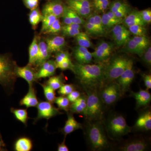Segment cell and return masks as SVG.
Returning <instances> with one entry per match:
<instances>
[{
  "mask_svg": "<svg viewBox=\"0 0 151 151\" xmlns=\"http://www.w3.org/2000/svg\"><path fill=\"white\" fill-rule=\"evenodd\" d=\"M45 42L51 53L62 51L66 43L64 37L60 36L48 38Z\"/></svg>",
  "mask_w": 151,
  "mask_h": 151,
  "instance_id": "obj_18",
  "label": "cell"
},
{
  "mask_svg": "<svg viewBox=\"0 0 151 151\" xmlns=\"http://www.w3.org/2000/svg\"><path fill=\"white\" fill-rule=\"evenodd\" d=\"M134 63L131 59H129L128 63L124 72L117 79V83L121 87L122 95L129 89L135 76L133 68Z\"/></svg>",
  "mask_w": 151,
  "mask_h": 151,
  "instance_id": "obj_8",
  "label": "cell"
},
{
  "mask_svg": "<svg viewBox=\"0 0 151 151\" xmlns=\"http://www.w3.org/2000/svg\"><path fill=\"white\" fill-rule=\"evenodd\" d=\"M46 84L55 90L59 89L63 84V80L62 77L60 76H52L47 80Z\"/></svg>",
  "mask_w": 151,
  "mask_h": 151,
  "instance_id": "obj_37",
  "label": "cell"
},
{
  "mask_svg": "<svg viewBox=\"0 0 151 151\" xmlns=\"http://www.w3.org/2000/svg\"><path fill=\"white\" fill-rule=\"evenodd\" d=\"M149 147L148 142L143 137H138L127 141L119 147L122 151H144Z\"/></svg>",
  "mask_w": 151,
  "mask_h": 151,
  "instance_id": "obj_10",
  "label": "cell"
},
{
  "mask_svg": "<svg viewBox=\"0 0 151 151\" xmlns=\"http://www.w3.org/2000/svg\"><path fill=\"white\" fill-rule=\"evenodd\" d=\"M129 59L118 56L111 60L104 69V81L103 86L114 82L124 72Z\"/></svg>",
  "mask_w": 151,
  "mask_h": 151,
  "instance_id": "obj_6",
  "label": "cell"
},
{
  "mask_svg": "<svg viewBox=\"0 0 151 151\" xmlns=\"http://www.w3.org/2000/svg\"><path fill=\"white\" fill-rule=\"evenodd\" d=\"M37 107L38 113L37 116L35 119V121L42 119L48 120L52 117L61 114L58 109L54 107L52 103L47 101L39 103Z\"/></svg>",
  "mask_w": 151,
  "mask_h": 151,
  "instance_id": "obj_9",
  "label": "cell"
},
{
  "mask_svg": "<svg viewBox=\"0 0 151 151\" xmlns=\"http://www.w3.org/2000/svg\"><path fill=\"white\" fill-rule=\"evenodd\" d=\"M11 111L13 113L16 119L23 124H26L28 119L27 110L26 109H15L12 108Z\"/></svg>",
  "mask_w": 151,
  "mask_h": 151,
  "instance_id": "obj_35",
  "label": "cell"
},
{
  "mask_svg": "<svg viewBox=\"0 0 151 151\" xmlns=\"http://www.w3.org/2000/svg\"><path fill=\"white\" fill-rule=\"evenodd\" d=\"M16 63L6 54H0V85L4 89H12L17 78Z\"/></svg>",
  "mask_w": 151,
  "mask_h": 151,
  "instance_id": "obj_4",
  "label": "cell"
},
{
  "mask_svg": "<svg viewBox=\"0 0 151 151\" xmlns=\"http://www.w3.org/2000/svg\"><path fill=\"white\" fill-rule=\"evenodd\" d=\"M73 56L78 63L81 64H89L93 58L92 53L87 48L79 46L74 49Z\"/></svg>",
  "mask_w": 151,
  "mask_h": 151,
  "instance_id": "obj_17",
  "label": "cell"
},
{
  "mask_svg": "<svg viewBox=\"0 0 151 151\" xmlns=\"http://www.w3.org/2000/svg\"><path fill=\"white\" fill-rule=\"evenodd\" d=\"M87 125L86 136L91 149L93 151H103L110 147L106 130L100 121L90 122Z\"/></svg>",
  "mask_w": 151,
  "mask_h": 151,
  "instance_id": "obj_2",
  "label": "cell"
},
{
  "mask_svg": "<svg viewBox=\"0 0 151 151\" xmlns=\"http://www.w3.org/2000/svg\"><path fill=\"white\" fill-rule=\"evenodd\" d=\"M128 11H129V9H124L117 11L116 12L114 13V14L117 17L123 19V17L127 15Z\"/></svg>",
  "mask_w": 151,
  "mask_h": 151,
  "instance_id": "obj_54",
  "label": "cell"
},
{
  "mask_svg": "<svg viewBox=\"0 0 151 151\" xmlns=\"http://www.w3.org/2000/svg\"><path fill=\"white\" fill-rule=\"evenodd\" d=\"M15 73L17 77H20L27 81L29 86H32L34 82L37 79V72L32 65L29 64L24 67L17 65Z\"/></svg>",
  "mask_w": 151,
  "mask_h": 151,
  "instance_id": "obj_14",
  "label": "cell"
},
{
  "mask_svg": "<svg viewBox=\"0 0 151 151\" xmlns=\"http://www.w3.org/2000/svg\"><path fill=\"white\" fill-rule=\"evenodd\" d=\"M102 22L105 29L110 28L113 27L114 26L117 24H120L123 22V19H116L110 17L107 13L104 14L101 17Z\"/></svg>",
  "mask_w": 151,
  "mask_h": 151,
  "instance_id": "obj_33",
  "label": "cell"
},
{
  "mask_svg": "<svg viewBox=\"0 0 151 151\" xmlns=\"http://www.w3.org/2000/svg\"><path fill=\"white\" fill-rule=\"evenodd\" d=\"M76 39L78 46L87 48L92 47V44L89 36L86 33L80 32L76 37Z\"/></svg>",
  "mask_w": 151,
  "mask_h": 151,
  "instance_id": "obj_32",
  "label": "cell"
},
{
  "mask_svg": "<svg viewBox=\"0 0 151 151\" xmlns=\"http://www.w3.org/2000/svg\"><path fill=\"white\" fill-rule=\"evenodd\" d=\"M88 17L87 22L93 25L98 30L101 35H104L105 32V29L102 22L101 17L99 15L94 14L90 15Z\"/></svg>",
  "mask_w": 151,
  "mask_h": 151,
  "instance_id": "obj_30",
  "label": "cell"
},
{
  "mask_svg": "<svg viewBox=\"0 0 151 151\" xmlns=\"http://www.w3.org/2000/svg\"><path fill=\"white\" fill-rule=\"evenodd\" d=\"M113 48V43L102 42L98 44L94 52L91 53L92 57L99 62H103L111 55Z\"/></svg>",
  "mask_w": 151,
  "mask_h": 151,
  "instance_id": "obj_11",
  "label": "cell"
},
{
  "mask_svg": "<svg viewBox=\"0 0 151 151\" xmlns=\"http://www.w3.org/2000/svg\"><path fill=\"white\" fill-rule=\"evenodd\" d=\"M132 38L136 42V43L139 45L142 48L146 50L150 46V40L146 36H135Z\"/></svg>",
  "mask_w": 151,
  "mask_h": 151,
  "instance_id": "obj_42",
  "label": "cell"
},
{
  "mask_svg": "<svg viewBox=\"0 0 151 151\" xmlns=\"http://www.w3.org/2000/svg\"><path fill=\"white\" fill-rule=\"evenodd\" d=\"M105 65L102 64H73V71L84 88L98 89L103 86Z\"/></svg>",
  "mask_w": 151,
  "mask_h": 151,
  "instance_id": "obj_1",
  "label": "cell"
},
{
  "mask_svg": "<svg viewBox=\"0 0 151 151\" xmlns=\"http://www.w3.org/2000/svg\"><path fill=\"white\" fill-rule=\"evenodd\" d=\"M68 59H70L68 53L67 52L61 51L57 52L55 57V61L56 63H58Z\"/></svg>",
  "mask_w": 151,
  "mask_h": 151,
  "instance_id": "obj_47",
  "label": "cell"
},
{
  "mask_svg": "<svg viewBox=\"0 0 151 151\" xmlns=\"http://www.w3.org/2000/svg\"><path fill=\"white\" fill-rule=\"evenodd\" d=\"M57 68L62 70H66V69H70L71 70L73 66V64H72L71 60L70 59L66 60L60 63H56Z\"/></svg>",
  "mask_w": 151,
  "mask_h": 151,
  "instance_id": "obj_46",
  "label": "cell"
},
{
  "mask_svg": "<svg viewBox=\"0 0 151 151\" xmlns=\"http://www.w3.org/2000/svg\"><path fill=\"white\" fill-rule=\"evenodd\" d=\"M58 18L56 16L50 14L44 15L42 21V26L41 32H44Z\"/></svg>",
  "mask_w": 151,
  "mask_h": 151,
  "instance_id": "obj_36",
  "label": "cell"
},
{
  "mask_svg": "<svg viewBox=\"0 0 151 151\" xmlns=\"http://www.w3.org/2000/svg\"><path fill=\"white\" fill-rule=\"evenodd\" d=\"M75 1H80V0H75Z\"/></svg>",
  "mask_w": 151,
  "mask_h": 151,
  "instance_id": "obj_59",
  "label": "cell"
},
{
  "mask_svg": "<svg viewBox=\"0 0 151 151\" xmlns=\"http://www.w3.org/2000/svg\"><path fill=\"white\" fill-rule=\"evenodd\" d=\"M5 144L3 141L1 136L0 134V150H3L4 147H5Z\"/></svg>",
  "mask_w": 151,
  "mask_h": 151,
  "instance_id": "obj_57",
  "label": "cell"
},
{
  "mask_svg": "<svg viewBox=\"0 0 151 151\" xmlns=\"http://www.w3.org/2000/svg\"><path fill=\"white\" fill-rule=\"evenodd\" d=\"M81 25L76 23H72L69 25H65L62 27L61 31L63 35L70 37H76L80 32Z\"/></svg>",
  "mask_w": 151,
  "mask_h": 151,
  "instance_id": "obj_28",
  "label": "cell"
},
{
  "mask_svg": "<svg viewBox=\"0 0 151 151\" xmlns=\"http://www.w3.org/2000/svg\"><path fill=\"white\" fill-rule=\"evenodd\" d=\"M59 89L58 93L60 95L64 96L70 94V92L74 90L75 88L73 84H63Z\"/></svg>",
  "mask_w": 151,
  "mask_h": 151,
  "instance_id": "obj_44",
  "label": "cell"
},
{
  "mask_svg": "<svg viewBox=\"0 0 151 151\" xmlns=\"http://www.w3.org/2000/svg\"><path fill=\"white\" fill-rule=\"evenodd\" d=\"M65 6L59 0H53L46 3L43 6L42 10L43 15L52 14L58 18L62 17L64 13Z\"/></svg>",
  "mask_w": 151,
  "mask_h": 151,
  "instance_id": "obj_13",
  "label": "cell"
},
{
  "mask_svg": "<svg viewBox=\"0 0 151 151\" xmlns=\"http://www.w3.org/2000/svg\"><path fill=\"white\" fill-rule=\"evenodd\" d=\"M43 88L45 98L48 102L52 103H54L55 98V90L47 84H41Z\"/></svg>",
  "mask_w": 151,
  "mask_h": 151,
  "instance_id": "obj_38",
  "label": "cell"
},
{
  "mask_svg": "<svg viewBox=\"0 0 151 151\" xmlns=\"http://www.w3.org/2000/svg\"><path fill=\"white\" fill-rule=\"evenodd\" d=\"M86 95L81 94L80 97L70 105L69 110L70 112L72 113H81L83 114L86 108Z\"/></svg>",
  "mask_w": 151,
  "mask_h": 151,
  "instance_id": "obj_24",
  "label": "cell"
},
{
  "mask_svg": "<svg viewBox=\"0 0 151 151\" xmlns=\"http://www.w3.org/2000/svg\"><path fill=\"white\" fill-rule=\"evenodd\" d=\"M86 90V106L83 115L89 122L101 121L104 114V106L97 89L84 88Z\"/></svg>",
  "mask_w": 151,
  "mask_h": 151,
  "instance_id": "obj_3",
  "label": "cell"
},
{
  "mask_svg": "<svg viewBox=\"0 0 151 151\" xmlns=\"http://www.w3.org/2000/svg\"><path fill=\"white\" fill-rule=\"evenodd\" d=\"M32 148V141L26 137H22L18 139L14 145V149L17 151H29Z\"/></svg>",
  "mask_w": 151,
  "mask_h": 151,
  "instance_id": "obj_29",
  "label": "cell"
},
{
  "mask_svg": "<svg viewBox=\"0 0 151 151\" xmlns=\"http://www.w3.org/2000/svg\"><path fill=\"white\" fill-rule=\"evenodd\" d=\"M105 128L109 137L113 139L122 137L128 134L132 130L124 116L120 114L110 116L107 120Z\"/></svg>",
  "mask_w": 151,
  "mask_h": 151,
  "instance_id": "obj_5",
  "label": "cell"
},
{
  "mask_svg": "<svg viewBox=\"0 0 151 151\" xmlns=\"http://www.w3.org/2000/svg\"><path fill=\"white\" fill-rule=\"evenodd\" d=\"M125 45L126 47L125 50L126 52L138 55L140 57L142 56L146 50L145 49L142 48L136 43L133 38L130 39L129 40Z\"/></svg>",
  "mask_w": 151,
  "mask_h": 151,
  "instance_id": "obj_27",
  "label": "cell"
},
{
  "mask_svg": "<svg viewBox=\"0 0 151 151\" xmlns=\"http://www.w3.org/2000/svg\"><path fill=\"white\" fill-rule=\"evenodd\" d=\"M65 10L68 17L70 18L72 23L78 24L80 25L85 24L86 23L85 21L79 15L76 13L75 11L66 6H65Z\"/></svg>",
  "mask_w": 151,
  "mask_h": 151,
  "instance_id": "obj_34",
  "label": "cell"
},
{
  "mask_svg": "<svg viewBox=\"0 0 151 151\" xmlns=\"http://www.w3.org/2000/svg\"><path fill=\"white\" fill-rule=\"evenodd\" d=\"M39 51L35 65L37 67H40L41 65L49 59L51 53L50 51L45 42L40 40L38 42Z\"/></svg>",
  "mask_w": 151,
  "mask_h": 151,
  "instance_id": "obj_19",
  "label": "cell"
},
{
  "mask_svg": "<svg viewBox=\"0 0 151 151\" xmlns=\"http://www.w3.org/2000/svg\"><path fill=\"white\" fill-rule=\"evenodd\" d=\"M101 87L102 89L99 94L105 105H112L122 95L120 86L115 81L108 83Z\"/></svg>",
  "mask_w": 151,
  "mask_h": 151,
  "instance_id": "obj_7",
  "label": "cell"
},
{
  "mask_svg": "<svg viewBox=\"0 0 151 151\" xmlns=\"http://www.w3.org/2000/svg\"><path fill=\"white\" fill-rule=\"evenodd\" d=\"M40 68L36 73L37 79L52 76L57 68L56 63L51 60H46L40 66Z\"/></svg>",
  "mask_w": 151,
  "mask_h": 151,
  "instance_id": "obj_15",
  "label": "cell"
},
{
  "mask_svg": "<svg viewBox=\"0 0 151 151\" xmlns=\"http://www.w3.org/2000/svg\"><path fill=\"white\" fill-rule=\"evenodd\" d=\"M109 5V0H106V1L100 3L99 4L94 6V7L95 9L99 11V12H103V11L107 9Z\"/></svg>",
  "mask_w": 151,
  "mask_h": 151,
  "instance_id": "obj_52",
  "label": "cell"
},
{
  "mask_svg": "<svg viewBox=\"0 0 151 151\" xmlns=\"http://www.w3.org/2000/svg\"><path fill=\"white\" fill-rule=\"evenodd\" d=\"M62 27L59 18H58L43 33L45 34L57 33L61 31Z\"/></svg>",
  "mask_w": 151,
  "mask_h": 151,
  "instance_id": "obj_41",
  "label": "cell"
},
{
  "mask_svg": "<svg viewBox=\"0 0 151 151\" xmlns=\"http://www.w3.org/2000/svg\"><path fill=\"white\" fill-rule=\"evenodd\" d=\"M24 5L30 10L37 8L39 4V0H23Z\"/></svg>",
  "mask_w": 151,
  "mask_h": 151,
  "instance_id": "obj_50",
  "label": "cell"
},
{
  "mask_svg": "<svg viewBox=\"0 0 151 151\" xmlns=\"http://www.w3.org/2000/svg\"><path fill=\"white\" fill-rule=\"evenodd\" d=\"M58 151H68L69 149L65 144V139L61 144L58 145Z\"/></svg>",
  "mask_w": 151,
  "mask_h": 151,
  "instance_id": "obj_56",
  "label": "cell"
},
{
  "mask_svg": "<svg viewBox=\"0 0 151 151\" xmlns=\"http://www.w3.org/2000/svg\"><path fill=\"white\" fill-rule=\"evenodd\" d=\"M143 60L146 64L150 66L151 65V47L149 46L143 54Z\"/></svg>",
  "mask_w": 151,
  "mask_h": 151,
  "instance_id": "obj_48",
  "label": "cell"
},
{
  "mask_svg": "<svg viewBox=\"0 0 151 151\" xmlns=\"http://www.w3.org/2000/svg\"><path fill=\"white\" fill-rule=\"evenodd\" d=\"M43 15L38 9L31 10L29 16V20L30 24L35 27L42 21Z\"/></svg>",
  "mask_w": 151,
  "mask_h": 151,
  "instance_id": "obj_31",
  "label": "cell"
},
{
  "mask_svg": "<svg viewBox=\"0 0 151 151\" xmlns=\"http://www.w3.org/2000/svg\"><path fill=\"white\" fill-rule=\"evenodd\" d=\"M131 32L124 25L117 24L113 27L112 36L115 43L118 46L125 45L130 39Z\"/></svg>",
  "mask_w": 151,
  "mask_h": 151,
  "instance_id": "obj_12",
  "label": "cell"
},
{
  "mask_svg": "<svg viewBox=\"0 0 151 151\" xmlns=\"http://www.w3.org/2000/svg\"><path fill=\"white\" fill-rule=\"evenodd\" d=\"M105 1H106V0H93V5L94 6L97 5L99 4L100 3L103 2Z\"/></svg>",
  "mask_w": 151,
  "mask_h": 151,
  "instance_id": "obj_58",
  "label": "cell"
},
{
  "mask_svg": "<svg viewBox=\"0 0 151 151\" xmlns=\"http://www.w3.org/2000/svg\"><path fill=\"white\" fill-rule=\"evenodd\" d=\"M143 21L146 24L150 23L151 22V11L150 9L139 12Z\"/></svg>",
  "mask_w": 151,
  "mask_h": 151,
  "instance_id": "obj_45",
  "label": "cell"
},
{
  "mask_svg": "<svg viewBox=\"0 0 151 151\" xmlns=\"http://www.w3.org/2000/svg\"><path fill=\"white\" fill-rule=\"evenodd\" d=\"M82 124L78 123L76 120L73 115L68 114L67 121L65 122V126L63 129V132L65 135L72 133L76 130L82 129Z\"/></svg>",
  "mask_w": 151,
  "mask_h": 151,
  "instance_id": "obj_22",
  "label": "cell"
},
{
  "mask_svg": "<svg viewBox=\"0 0 151 151\" xmlns=\"http://www.w3.org/2000/svg\"><path fill=\"white\" fill-rule=\"evenodd\" d=\"M136 129L142 131H149L151 129V112L147 110L141 113L134 125Z\"/></svg>",
  "mask_w": 151,
  "mask_h": 151,
  "instance_id": "obj_16",
  "label": "cell"
},
{
  "mask_svg": "<svg viewBox=\"0 0 151 151\" xmlns=\"http://www.w3.org/2000/svg\"><path fill=\"white\" fill-rule=\"evenodd\" d=\"M54 103H56L60 110L68 111L70 107V101L67 97L64 96H60L55 98Z\"/></svg>",
  "mask_w": 151,
  "mask_h": 151,
  "instance_id": "obj_39",
  "label": "cell"
},
{
  "mask_svg": "<svg viewBox=\"0 0 151 151\" xmlns=\"http://www.w3.org/2000/svg\"><path fill=\"white\" fill-rule=\"evenodd\" d=\"M132 95L136 100L137 108L147 106L151 102V94L147 90L141 89L138 92H132Z\"/></svg>",
  "mask_w": 151,
  "mask_h": 151,
  "instance_id": "obj_20",
  "label": "cell"
},
{
  "mask_svg": "<svg viewBox=\"0 0 151 151\" xmlns=\"http://www.w3.org/2000/svg\"><path fill=\"white\" fill-rule=\"evenodd\" d=\"M66 3L68 6L75 11L81 18L87 17L91 14V8L78 5L73 2V0H66Z\"/></svg>",
  "mask_w": 151,
  "mask_h": 151,
  "instance_id": "obj_25",
  "label": "cell"
},
{
  "mask_svg": "<svg viewBox=\"0 0 151 151\" xmlns=\"http://www.w3.org/2000/svg\"><path fill=\"white\" fill-rule=\"evenodd\" d=\"M38 103L35 89L32 86H29L28 92L20 101V105H24L27 108H29L37 107Z\"/></svg>",
  "mask_w": 151,
  "mask_h": 151,
  "instance_id": "obj_21",
  "label": "cell"
},
{
  "mask_svg": "<svg viewBox=\"0 0 151 151\" xmlns=\"http://www.w3.org/2000/svg\"><path fill=\"white\" fill-rule=\"evenodd\" d=\"M81 94L78 91L73 90L70 94H68L67 98L70 103H73L75 102L81 96Z\"/></svg>",
  "mask_w": 151,
  "mask_h": 151,
  "instance_id": "obj_51",
  "label": "cell"
},
{
  "mask_svg": "<svg viewBox=\"0 0 151 151\" xmlns=\"http://www.w3.org/2000/svg\"><path fill=\"white\" fill-rule=\"evenodd\" d=\"M84 25H85V27L86 30L90 34L93 35H101L98 30L90 23L87 22L85 23Z\"/></svg>",
  "mask_w": 151,
  "mask_h": 151,
  "instance_id": "obj_49",
  "label": "cell"
},
{
  "mask_svg": "<svg viewBox=\"0 0 151 151\" xmlns=\"http://www.w3.org/2000/svg\"><path fill=\"white\" fill-rule=\"evenodd\" d=\"M129 6L125 3L121 2L120 1H116L112 3L111 4V11L113 13L116 12L117 11L124 9H129Z\"/></svg>",
  "mask_w": 151,
  "mask_h": 151,
  "instance_id": "obj_43",
  "label": "cell"
},
{
  "mask_svg": "<svg viewBox=\"0 0 151 151\" xmlns=\"http://www.w3.org/2000/svg\"><path fill=\"white\" fill-rule=\"evenodd\" d=\"M124 24L127 27H129L135 25L145 26L146 24L142 19L139 11H134L132 12L123 20Z\"/></svg>",
  "mask_w": 151,
  "mask_h": 151,
  "instance_id": "obj_23",
  "label": "cell"
},
{
  "mask_svg": "<svg viewBox=\"0 0 151 151\" xmlns=\"http://www.w3.org/2000/svg\"><path fill=\"white\" fill-rule=\"evenodd\" d=\"M38 42L37 37L36 36L35 37L29 49V59L28 64L32 66L35 65L36 61L37 58L39 51Z\"/></svg>",
  "mask_w": 151,
  "mask_h": 151,
  "instance_id": "obj_26",
  "label": "cell"
},
{
  "mask_svg": "<svg viewBox=\"0 0 151 151\" xmlns=\"http://www.w3.org/2000/svg\"><path fill=\"white\" fill-rule=\"evenodd\" d=\"M63 18V22L65 25H69L72 24V22L70 20V18L68 17V15L67 14V13L65 12V10H64V13L62 16Z\"/></svg>",
  "mask_w": 151,
  "mask_h": 151,
  "instance_id": "obj_55",
  "label": "cell"
},
{
  "mask_svg": "<svg viewBox=\"0 0 151 151\" xmlns=\"http://www.w3.org/2000/svg\"><path fill=\"white\" fill-rule=\"evenodd\" d=\"M128 28L130 32L136 36H146L147 33V29L143 26L135 25Z\"/></svg>",
  "mask_w": 151,
  "mask_h": 151,
  "instance_id": "obj_40",
  "label": "cell"
},
{
  "mask_svg": "<svg viewBox=\"0 0 151 151\" xmlns=\"http://www.w3.org/2000/svg\"><path fill=\"white\" fill-rule=\"evenodd\" d=\"M144 83L145 86L147 89H151V76L150 74L143 75Z\"/></svg>",
  "mask_w": 151,
  "mask_h": 151,
  "instance_id": "obj_53",
  "label": "cell"
}]
</instances>
